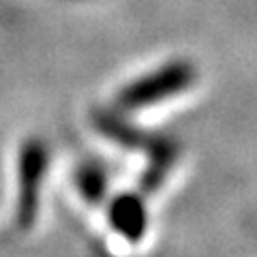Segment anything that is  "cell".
Here are the masks:
<instances>
[{
  "mask_svg": "<svg viewBox=\"0 0 257 257\" xmlns=\"http://www.w3.org/2000/svg\"><path fill=\"white\" fill-rule=\"evenodd\" d=\"M197 79V67L191 60L176 58L165 62L157 71L142 75L133 82H128L116 96V105L124 111L144 109L150 105L176 96L195 84Z\"/></svg>",
  "mask_w": 257,
  "mask_h": 257,
  "instance_id": "1",
  "label": "cell"
},
{
  "mask_svg": "<svg viewBox=\"0 0 257 257\" xmlns=\"http://www.w3.org/2000/svg\"><path fill=\"white\" fill-rule=\"evenodd\" d=\"M47 161L50 150L41 138H30L22 144L18 161V197H15V223L20 229H30L37 223Z\"/></svg>",
  "mask_w": 257,
  "mask_h": 257,
  "instance_id": "2",
  "label": "cell"
},
{
  "mask_svg": "<svg viewBox=\"0 0 257 257\" xmlns=\"http://www.w3.org/2000/svg\"><path fill=\"white\" fill-rule=\"evenodd\" d=\"M107 216L114 231L131 244H138L148 229V210L140 193H120L107 206Z\"/></svg>",
  "mask_w": 257,
  "mask_h": 257,
  "instance_id": "3",
  "label": "cell"
},
{
  "mask_svg": "<svg viewBox=\"0 0 257 257\" xmlns=\"http://www.w3.org/2000/svg\"><path fill=\"white\" fill-rule=\"evenodd\" d=\"M146 152H148V163L140 178V189L142 193H157L161 189V184L165 182V178L170 176L176 161H178L180 146L174 138L155 135Z\"/></svg>",
  "mask_w": 257,
  "mask_h": 257,
  "instance_id": "4",
  "label": "cell"
},
{
  "mask_svg": "<svg viewBox=\"0 0 257 257\" xmlns=\"http://www.w3.org/2000/svg\"><path fill=\"white\" fill-rule=\"evenodd\" d=\"M92 124L101 135H105L107 140L122 148H133V150H146L155 135L144 131V128L131 124L124 120L118 111L111 109H94L92 111Z\"/></svg>",
  "mask_w": 257,
  "mask_h": 257,
  "instance_id": "5",
  "label": "cell"
},
{
  "mask_svg": "<svg viewBox=\"0 0 257 257\" xmlns=\"http://www.w3.org/2000/svg\"><path fill=\"white\" fill-rule=\"evenodd\" d=\"M75 184L82 197L90 204H101L107 195V176L94 163H84L77 167Z\"/></svg>",
  "mask_w": 257,
  "mask_h": 257,
  "instance_id": "6",
  "label": "cell"
}]
</instances>
